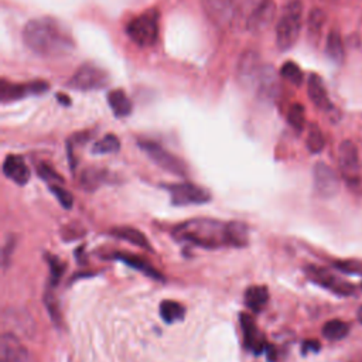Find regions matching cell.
<instances>
[{
    "mask_svg": "<svg viewBox=\"0 0 362 362\" xmlns=\"http://www.w3.org/2000/svg\"><path fill=\"white\" fill-rule=\"evenodd\" d=\"M173 235L177 240L205 249L243 247L247 245V226L236 221L189 219L177 225L173 229Z\"/></svg>",
    "mask_w": 362,
    "mask_h": 362,
    "instance_id": "obj_1",
    "label": "cell"
},
{
    "mask_svg": "<svg viewBox=\"0 0 362 362\" xmlns=\"http://www.w3.org/2000/svg\"><path fill=\"white\" fill-rule=\"evenodd\" d=\"M25 47L40 57L58 58L75 49V40L69 30L52 17L30 20L23 28Z\"/></svg>",
    "mask_w": 362,
    "mask_h": 362,
    "instance_id": "obj_2",
    "label": "cell"
},
{
    "mask_svg": "<svg viewBox=\"0 0 362 362\" xmlns=\"http://www.w3.org/2000/svg\"><path fill=\"white\" fill-rule=\"evenodd\" d=\"M301 17L303 4L300 0H291L283 8L276 25V41L281 51H287L296 44L301 30Z\"/></svg>",
    "mask_w": 362,
    "mask_h": 362,
    "instance_id": "obj_3",
    "label": "cell"
},
{
    "mask_svg": "<svg viewBox=\"0 0 362 362\" xmlns=\"http://www.w3.org/2000/svg\"><path fill=\"white\" fill-rule=\"evenodd\" d=\"M158 13L148 10L134 17L126 25L129 38L139 47H153L158 40Z\"/></svg>",
    "mask_w": 362,
    "mask_h": 362,
    "instance_id": "obj_4",
    "label": "cell"
},
{
    "mask_svg": "<svg viewBox=\"0 0 362 362\" xmlns=\"http://www.w3.org/2000/svg\"><path fill=\"white\" fill-rule=\"evenodd\" d=\"M140 148L163 170L175 174V175H187L188 170L187 165L181 158L174 156L173 153L167 151L163 146L151 140H139Z\"/></svg>",
    "mask_w": 362,
    "mask_h": 362,
    "instance_id": "obj_5",
    "label": "cell"
},
{
    "mask_svg": "<svg viewBox=\"0 0 362 362\" xmlns=\"http://www.w3.org/2000/svg\"><path fill=\"white\" fill-rule=\"evenodd\" d=\"M338 167L341 175L351 188H358L361 185L358 150L351 140H344L338 147Z\"/></svg>",
    "mask_w": 362,
    "mask_h": 362,
    "instance_id": "obj_6",
    "label": "cell"
},
{
    "mask_svg": "<svg viewBox=\"0 0 362 362\" xmlns=\"http://www.w3.org/2000/svg\"><path fill=\"white\" fill-rule=\"evenodd\" d=\"M107 83H109V74L103 68L92 62H86L81 65L69 79V86L79 90L100 89V88H105Z\"/></svg>",
    "mask_w": 362,
    "mask_h": 362,
    "instance_id": "obj_7",
    "label": "cell"
},
{
    "mask_svg": "<svg viewBox=\"0 0 362 362\" xmlns=\"http://www.w3.org/2000/svg\"><path fill=\"white\" fill-rule=\"evenodd\" d=\"M168 191L173 205L185 206V205H199L211 201V194L205 188H201L191 182H177L164 185Z\"/></svg>",
    "mask_w": 362,
    "mask_h": 362,
    "instance_id": "obj_8",
    "label": "cell"
},
{
    "mask_svg": "<svg viewBox=\"0 0 362 362\" xmlns=\"http://www.w3.org/2000/svg\"><path fill=\"white\" fill-rule=\"evenodd\" d=\"M307 277L314 281L315 284L338 294V296H351L355 293V286L351 284L349 281L346 280H342L339 279L338 276L332 274L329 270L324 269V267H320V266H314V264H310L304 269Z\"/></svg>",
    "mask_w": 362,
    "mask_h": 362,
    "instance_id": "obj_9",
    "label": "cell"
},
{
    "mask_svg": "<svg viewBox=\"0 0 362 362\" xmlns=\"http://www.w3.org/2000/svg\"><path fill=\"white\" fill-rule=\"evenodd\" d=\"M239 0H202V8L209 21L221 28L233 23Z\"/></svg>",
    "mask_w": 362,
    "mask_h": 362,
    "instance_id": "obj_10",
    "label": "cell"
},
{
    "mask_svg": "<svg viewBox=\"0 0 362 362\" xmlns=\"http://www.w3.org/2000/svg\"><path fill=\"white\" fill-rule=\"evenodd\" d=\"M314 189L321 198H331L339 189V178L325 163H317L313 168Z\"/></svg>",
    "mask_w": 362,
    "mask_h": 362,
    "instance_id": "obj_11",
    "label": "cell"
},
{
    "mask_svg": "<svg viewBox=\"0 0 362 362\" xmlns=\"http://www.w3.org/2000/svg\"><path fill=\"white\" fill-rule=\"evenodd\" d=\"M47 89H48V83L44 81L11 83L3 79L0 85V99L3 103H7L10 100H18L21 98H27L30 95H38V93L47 92Z\"/></svg>",
    "mask_w": 362,
    "mask_h": 362,
    "instance_id": "obj_12",
    "label": "cell"
},
{
    "mask_svg": "<svg viewBox=\"0 0 362 362\" xmlns=\"http://www.w3.org/2000/svg\"><path fill=\"white\" fill-rule=\"evenodd\" d=\"M0 362H33V358L14 334L6 332L0 339Z\"/></svg>",
    "mask_w": 362,
    "mask_h": 362,
    "instance_id": "obj_13",
    "label": "cell"
},
{
    "mask_svg": "<svg viewBox=\"0 0 362 362\" xmlns=\"http://www.w3.org/2000/svg\"><path fill=\"white\" fill-rule=\"evenodd\" d=\"M239 320H240V328L243 332V339H245L246 348L256 355L264 352L269 345L266 344V339L262 335V332L259 331V328L256 327L255 320L249 314H245V313H242L239 315Z\"/></svg>",
    "mask_w": 362,
    "mask_h": 362,
    "instance_id": "obj_14",
    "label": "cell"
},
{
    "mask_svg": "<svg viewBox=\"0 0 362 362\" xmlns=\"http://www.w3.org/2000/svg\"><path fill=\"white\" fill-rule=\"evenodd\" d=\"M3 174L14 184L24 187L31 177V171L24 158L17 154H8L3 161Z\"/></svg>",
    "mask_w": 362,
    "mask_h": 362,
    "instance_id": "obj_15",
    "label": "cell"
},
{
    "mask_svg": "<svg viewBox=\"0 0 362 362\" xmlns=\"http://www.w3.org/2000/svg\"><path fill=\"white\" fill-rule=\"evenodd\" d=\"M262 68L259 55L255 51H246L238 64V78L243 85L250 86L257 82Z\"/></svg>",
    "mask_w": 362,
    "mask_h": 362,
    "instance_id": "obj_16",
    "label": "cell"
},
{
    "mask_svg": "<svg viewBox=\"0 0 362 362\" xmlns=\"http://www.w3.org/2000/svg\"><path fill=\"white\" fill-rule=\"evenodd\" d=\"M276 6L273 0H260L247 18V28L253 33L264 30L274 18Z\"/></svg>",
    "mask_w": 362,
    "mask_h": 362,
    "instance_id": "obj_17",
    "label": "cell"
},
{
    "mask_svg": "<svg viewBox=\"0 0 362 362\" xmlns=\"http://www.w3.org/2000/svg\"><path fill=\"white\" fill-rule=\"evenodd\" d=\"M308 96L310 99L313 100V103L324 110V112H328V110H332V105L329 102V98H328V93L325 90V86L322 83V79L315 75V74H311L310 78H308Z\"/></svg>",
    "mask_w": 362,
    "mask_h": 362,
    "instance_id": "obj_18",
    "label": "cell"
},
{
    "mask_svg": "<svg viewBox=\"0 0 362 362\" xmlns=\"http://www.w3.org/2000/svg\"><path fill=\"white\" fill-rule=\"evenodd\" d=\"M110 257L117 259V260L123 262L124 264H127L129 267L144 273L147 277H151L154 280H163L161 273L157 272L147 260H144L139 256H133V255H129V253H113Z\"/></svg>",
    "mask_w": 362,
    "mask_h": 362,
    "instance_id": "obj_19",
    "label": "cell"
},
{
    "mask_svg": "<svg viewBox=\"0 0 362 362\" xmlns=\"http://www.w3.org/2000/svg\"><path fill=\"white\" fill-rule=\"evenodd\" d=\"M256 83H257V92L260 96L272 99L277 95L279 81H277V75H276L273 66H269V65L263 66Z\"/></svg>",
    "mask_w": 362,
    "mask_h": 362,
    "instance_id": "obj_20",
    "label": "cell"
},
{
    "mask_svg": "<svg viewBox=\"0 0 362 362\" xmlns=\"http://www.w3.org/2000/svg\"><path fill=\"white\" fill-rule=\"evenodd\" d=\"M245 305L253 313H260L269 301V290L266 286H250L245 291Z\"/></svg>",
    "mask_w": 362,
    "mask_h": 362,
    "instance_id": "obj_21",
    "label": "cell"
},
{
    "mask_svg": "<svg viewBox=\"0 0 362 362\" xmlns=\"http://www.w3.org/2000/svg\"><path fill=\"white\" fill-rule=\"evenodd\" d=\"M107 103L112 109V112L117 116V117H124L129 116L132 113L133 105L132 100L129 99V96L124 93V90L122 89H115L110 90L107 93Z\"/></svg>",
    "mask_w": 362,
    "mask_h": 362,
    "instance_id": "obj_22",
    "label": "cell"
},
{
    "mask_svg": "<svg viewBox=\"0 0 362 362\" xmlns=\"http://www.w3.org/2000/svg\"><path fill=\"white\" fill-rule=\"evenodd\" d=\"M110 235L116 236L117 239L130 242L132 245H136L141 249H150L148 239L136 228L132 226H115L110 229Z\"/></svg>",
    "mask_w": 362,
    "mask_h": 362,
    "instance_id": "obj_23",
    "label": "cell"
},
{
    "mask_svg": "<svg viewBox=\"0 0 362 362\" xmlns=\"http://www.w3.org/2000/svg\"><path fill=\"white\" fill-rule=\"evenodd\" d=\"M107 171L102 168H86L79 177V184L85 191H95L107 180Z\"/></svg>",
    "mask_w": 362,
    "mask_h": 362,
    "instance_id": "obj_24",
    "label": "cell"
},
{
    "mask_svg": "<svg viewBox=\"0 0 362 362\" xmlns=\"http://www.w3.org/2000/svg\"><path fill=\"white\" fill-rule=\"evenodd\" d=\"M185 310L184 305L174 300H164L160 304V317L167 324H173L175 321H180L184 318Z\"/></svg>",
    "mask_w": 362,
    "mask_h": 362,
    "instance_id": "obj_25",
    "label": "cell"
},
{
    "mask_svg": "<svg viewBox=\"0 0 362 362\" xmlns=\"http://www.w3.org/2000/svg\"><path fill=\"white\" fill-rule=\"evenodd\" d=\"M349 332V325L341 320H329L322 327V335L329 341H339Z\"/></svg>",
    "mask_w": 362,
    "mask_h": 362,
    "instance_id": "obj_26",
    "label": "cell"
},
{
    "mask_svg": "<svg viewBox=\"0 0 362 362\" xmlns=\"http://www.w3.org/2000/svg\"><path fill=\"white\" fill-rule=\"evenodd\" d=\"M327 55L334 61V62H341L344 58V45L342 40L338 31H331L328 38H327V47H325Z\"/></svg>",
    "mask_w": 362,
    "mask_h": 362,
    "instance_id": "obj_27",
    "label": "cell"
},
{
    "mask_svg": "<svg viewBox=\"0 0 362 362\" xmlns=\"http://www.w3.org/2000/svg\"><path fill=\"white\" fill-rule=\"evenodd\" d=\"M120 148V141L117 136L115 134H106L103 139L96 141L92 146V151L95 154H107V153H116Z\"/></svg>",
    "mask_w": 362,
    "mask_h": 362,
    "instance_id": "obj_28",
    "label": "cell"
},
{
    "mask_svg": "<svg viewBox=\"0 0 362 362\" xmlns=\"http://www.w3.org/2000/svg\"><path fill=\"white\" fill-rule=\"evenodd\" d=\"M305 143H307V148L311 153H320L324 148L325 141H324V136H322V133H321L318 126H315V124L310 126Z\"/></svg>",
    "mask_w": 362,
    "mask_h": 362,
    "instance_id": "obj_29",
    "label": "cell"
},
{
    "mask_svg": "<svg viewBox=\"0 0 362 362\" xmlns=\"http://www.w3.org/2000/svg\"><path fill=\"white\" fill-rule=\"evenodd\" d=\"M280 75L294 85H300L303 82V72H301L300 66L293 61H287L281 65Z\"/></svg>",
    "mask_w": 362,
    "mask_h": 362,
    "instance_id": "obj_30",
    "label": "cell"
},
{
    "mask_svg": "<svg viewBox=\"0 0 362 362\" xmlns=\"http://www.w3.org/2000/svg\"><path fill=\"white\" fill-rule=\"evenodd\" d=\"M44 304H45V308L48 310V314H49V317L52 318L54 324H55V325H61V322H62L61 310H59L58 301H57V298H55V296L52 294L51 290H48V291L44 294Z\"/></svg>",
    "mask_w": 362,
    "mask_h": 362,
    "instance_id": "obj_31",
    "label": "cell"
},
{
    "mask_svg": "<svg viewBox=\"0 0 362 362\" xmlns=\"http://www.w3.org/2000/svg\"><path fill=\"white\" fill-rule=\"evenodd\" d=\"M45 260L49 266V276H51V286H57L61 276L64 274L65 270V264L57 257V256H51L49 253L45 255Z\"/></svg>",
    "mask_w": 362,
    "mask_h": 362,
    "instance_id": "obj_32",
    "label": "cell"
},
{
    "mask_svg": "<svg viewBox=\"0 0 362 362\" xmlns=\"http://www.w3.org/2000/svg\"><path fill=\"white\" fill-rule=\"evenodd\" d=\"M287 120H288V123H290L296 130H303V127H304V122H305L304 107H303L300 103H294V105H291V106H290V109H288Z\"/></svg>",
    "mask_w": 362,
    "mask_h": 362,
    "instance_id": "obj_33",
    "label": "cell"
},
{
    "mask_svg": "<svg viewBox=\"0 0 362 362\" xmlns=\"http://www.w3.org/2000/svg\"><path fill=\"white\" fill-rule=\"evenodd\" d=\"M49 191L54 194V197L58 199V202L61 204V206H64L65 209H71L74 205V197L72 194L65 189L64 187H61V184H51L49 185Z\"/></svg>",
    "mask_w": 362,
    "mask_h": 362,
    "instance_id": "obj_34",
    "label": "cell"
},
{
    "mask_svg": "<svg viewBox=\"0 0 362 362\" xmlns=\"http://www.w3.org/2000/svg\"><path fill=\"white\" fill-rule=\"evenodd\" d=\"M37 174H38V177H40L41 180L47 181L48 185H51V184H62V182H64L62 177H61L54 168H51V167H49L48 164H45V163L38 164V167H37Z\"/></svg>",
    "mask_w": 362,
    "mask_h": 362,
    "instance_id": "obj_35",
    "label": "cell"
},
{
    "mask_svg": "<svg viewBox=\"0 0 362 362\" xmlns=\"http://www.w3.org/2000/svg\"><path fill=\"white\" fill-rule=\"evenodd\" d=\"M324 20H325V17L321 10H318V8L313 10L308 17V34L314 35V37L318 35L324 25Z\"/></svg>",
    "mask_w": 362,
    "mask_h": 362,
    "instance_id": "obj_36",
    "label": "cell"
},
{
    "mask_svg": "<svg viewBox=\"0 0 362 362\" xmlns=\"http://www.w3.org/2000/svg\"><path fill=\"white\" fill-rule=\"evenodd\" d=\"M334 266L345 273H362V264L356 260H338Z\"/></svg>",
    "mask_w": 362,
    "mask_h": 362,
    "instance_id": "obj_37",
    "label": "cell"
},
{
    "mask_svg": "<svg viewBox=\"0 0 362 362\" xmlns=\"http://www.w3.org/2000/svg\"><path fill=\"white\" fill-rule=\"evenodd\" d=\"M14 247H16V236H13V235H10L8 236V239H7V242L4 243V246H3V266L4 267H7L8 266V263H10V260H11V255H13V252H14Z\"/></svg>",
    "mask_w": 362,
    "mask_h": 362,
    "instance_id": "obj_38",
    "label": "cell"
},
{
    "mask_svg": "<svg viewBox=\"0 0 362 362\" xmlns=\"http://www.w3.org/2000/svg\"><path fill=\"white\" fill-rule=\"evenodd\" d=\"M318 349H320V344H318V341H315V339H308V341H304V342H303V351H304V352H308V351L317 352Z\"/></svg>",
    "mask_w": 362,
    "mask_h": 362,
    "instance_id": "obj_39",
    "label": "cell"
},
{
    "mask_svg": "<svg viewBox=\"0 0 362 362\" xmlns=\"http://www.w3.org/2000/svg\"><path fill=\"white\" fill-rule=\"evenodd\" d=\"M358 320H359V322L362 324V305H361V308L358 310Z\"/></svg>",
    "mask_w": 362,
    "mask_h": 362,
    "instance_id": "obj_40",
    "label": "cell"
},
{
    "mask_svg": "<svg viewBox=\"0 0 362 362\" xmlns=\"http://www.w3.org/2000/svg\"><path fill=\"white\" fill-rule=\"evenodd\" d=\"M361 287H362V286H361Z\"/></svg>",
    "mask_w": 362,
    "mask_h": 362,
    "instance_id": "obj_41",
    "label": "cell"
}]
</instances>
